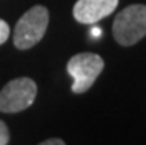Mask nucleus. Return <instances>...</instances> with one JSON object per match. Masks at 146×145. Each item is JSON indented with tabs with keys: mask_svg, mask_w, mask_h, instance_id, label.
<instances>
[{
	"mask_svg": "<svg viewBox=\"0 0 146 145\" xmlns=\"http://www.w3.org/2000/svg\"><path fill=\"white\" fill-rule=\"evenodd\" d=\"M112 36L121 46H133L146 36V5H130L112 24Z\"/></svg>",
	"mask_w": 146,
	"mask_h": 145,
	"instance_id": "nucleus-1",
	"label": "nucleus"
},
{
	"mask_svg": "<svg viewBox=\"0 0 146 145\" xmlns=\"http://www.w3.org/2000/svg\"><path fill=\"white\" fill-rule=\"evenodd\" d=\"M49 25V11L37 5L25 12L13 30V45L19 50H27L36 46L46 34Z\"/></svg>",
	"mask_w": 146,
	"mask_h": 145,
	"instance_id": "nucleus-2",
	"label": "nucleus"
},
{
	"mask_svg": "<svg viewBox=\"0 0 146 145\" xmlns=\"http://www.w3.org/2000/svg\"><path fill=\"white\" fill-rule=\"evenodd\" d=\"M104 59L96 53L83 52L74 55L66 64V71L74 80L71 90L74 93L87 92L104 71Z\"/></svg>",
	"mask_w": 146,
	"mask_h": 145,
	"instance_id": "nucleus-3",
	"label": "nucleus"
},
{
	"mask_svg": "<svg viewBox=\"0 0 146 145\" xmlns=\"http://www.w3.org/2000/svg\"><path fill=\"white\" fill-rule=\"evenodd\" d=\"M37 96V84L30 77L11 80L0 90V111L13 114L27 110Z\"/></svg>",
	"mask_w": 146,
	"mask_h": 145,
	"instance_id": "nucleus-4",
	"label": "nucleus"
},
{
	"mask_svg": "<svg viewBox=\"0 0 146 145\" xmlns=\"http://www.w3.org/2000/svg\"><path fill=\"white\" fill-rule=\"evenodd\" d=\"M119 0H78L72 7V15L80 24H96L112 13Z\"/></svg>",
	"mask_w": 146,
	"mask_h": 145,
	"instance_id": "nucleus-5",
	"label": "nucleus"
},
{
	"mask_svg": "<svg viewBox=\"0 0 146 145\" xmlns=\"http://www.w3.org/2000/svg\"><path fill=\"white\" fill-rule=\"evenodd\" d=\"M9 34H11L9 24L3 19H0V45H3L5 41L9 39Z\"/></svg>",
	"mask_w": 146,
	"mask_h": 145,
	"instance_id": "nucleus-6",
	"label": "nucleus"
},
{
	"mask_svg": "<svg viewBox=\"0 0 146 145\" xmlns=\"http://www.w3.org/2000/svg\"><path fill=\"white\" fill-rule=\"evenodd\" d=\"M9 129H7V126L5 122L0 120V145H7V142H9Z\"/></svg>",
	"mask_w": 146,
	"mask_h": 145,
	"instance_id": "nucleus-7",
	"label": "nucleus"
},
{
	"mask_svg": "<svg viewBox=\"0 0 146 145\" xmlns=\"http://www.w3.org/2000/svg\"><path fill=\"white\" fill-rule=\"evenodd\" d=\"M38 145H65V142L62 139H58V138H52V139H46L40 142Z\"/></svg>",
	"mask_w": 146,
	"mask_h": 145,
	"instance_id": "nucleus-8",
	"label": "nucleus"
},
{
	"mask_svg": "<svg viewBox=\"0 0 146 145\" xmlns=\"http://www.w3.org/2000/svg\"><path fill=\"white\" fill-rule=\"evenodd\" d=\"M100 33H102V31H100V28H98V27H93V28H92V36H93V37H99Z\"/></svg>",
	"mask_w": 146,
	"mask_h": 145,
	"instance_id": "nucleus-9",
	"label": "nucleus"
}]
</instances>
